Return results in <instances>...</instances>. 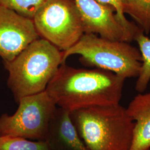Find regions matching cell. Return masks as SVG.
I'll return each mask as SVG.
<instances>
[{
  "mask_svg": "<svg viewBox=\"0 0 150 150\" xmlns=\"http://www.w3.org/2000/svg\"><path fill=\"white\" fill-rule=\"evenodd\" d=\"M125 80L106 70L76 69L64 64L46 91L57 106L71 112L120 103Z\"/></svg>",
  "mask_w": 150,
  "mask_h": 150,
  "instance_id": "1",
  "label": "cell"
},
{
  "mask_svg": "<svg viewBox=\"0 0 150 150\" xmlns=\"http://www.w3.org/2000/svg\"><path fill=\"white\" fill-rule=\"evenodd\" d=\"M71 118L88 150H130L134 121L120 103L70 112Z\"/></svg>",
  "mask_w": 150,
  "mask_h": 150,
  "instance_id": "2",
  "label": "cell"
},
{
  "mask_svg": "<svg viewBox=\"0 0 150 150\" xmlns=\"http://www.w3.org/2000/svg\"><path fill=\"white\" fill-rule=\"evenodd\" d=\"M63 52L39 38L11 61L4 62L8 72L7 86L18 103L23 97L45 91L62 64Z\"/></svg>",
  "mask_w": 150,
  "mask_h": 150,
  "instance_id": "3",
  "label": "cell"
},
{
  "mask_svg": "<svg viewBox=\"0 0 150 150\" xmlns=\"http://www.w3.org/2000/svg\"><path fill=\"white\" fill-rule=\"evenodd\" d=\"M74 54L80 55V60L85 64L112 72L125 79L137 77L142 64L139 48L129 42L93 33H84L77 43L63 52L62 64Z\"/></svg>",
  "mask_w": 150,
  "mask_h": 150,
  "instance_id": "4",
  "label": "cell"
},
{
  "mask_svg": "<svg viewBox=\"0 0 150 150\" xmlns=\"http://www.w3.org/2000/svg\"><path fill=\"white\" fill-rule=\"evenodd\" d=\"M32 20L40 38L62 52L73 46L85 33L75 0H46Z\"/></svg>",
  "mask_w": 150,
  "mask_h": 150,
  "instance_id": "5",
  "label": "cell"
},
{
  "mask_svg": "<svg viewBox=\"0 0 150 150\" xmlns=\"http://www.w3.org/2000/svg\"><path fill=\"white\" fill-rule=\"evenodd\" d=\"M16 112L0 116V136L45 141L51 117L57 107L46 91L21 98Z\"/></svg>",
  "mask_w": 150,
  "mask_h": 150,
  "instance_id": "6",
  "label": "cell"
},
{
  "mask_svg": "<svg viewBox=\"0 0 150 150\" xmlns=\"http://www.w3.org/2000/svg\"><path fill=\"white\" fill-rule=\"evenodd\" d=\"M75 2L85 33H93L105 38L131 42L142 31L137 25L128 27L123 25L112 6L103 5L96 0H75Z\"/></svg>",
  "mask_w": 150,
  "mask_h": 150,
  "instance_id": "7",
  "label": "cell"
},
{
  "mask_svg": "<svg viewBox=\"0 0 150 150\" xmlns=\"http://www.w3.org/2000/svg\"><path fill=\"white\" fill-rule=\"evenodd\" d=\"M33 20L0 5V57L11 61L39 38Z\"/></svg>",
  "mask_w": 150,
  "mask_h": 150,
  "instance_id": "8",
  "label": "cell"
},
{
  "mask_svg": "<svg viewBox=\"0 0 150 150\" xmlns=\"http://www.w3.org/2000/svg\"><path fill=\"white\" fill-rule=\"evenodd\" d=\"M51 150H88L81 139L70 112L56 107L50 120L45 141Z\"/></svg>",
  "mask_w": 150,
  "mask_h": 150,
  "instance_id": "9",
  "label": "cell"
},
{
  "mask_svg": "<svg viewBox=\"0 0 150 150\" xmlns=\"http://www.w3.org/2000/svg\"><path fill=\"white\" fill-rule=\"evenodd\" d=\"M126 111L134 122L130 150H150V92L136 95Z\"/></svg>",
  "mask_w": 150,
  "mask_h": 150,
  "instance_id": "10",
  "label": "cell"
},
{
  "mask_svg": "<svg viewBox=\"0 0 150 150\" xmlns=\"http://www.w3.org/2000/svg\"><path fill=\"white\" fill-rule=\"evenodd\" d=\"M123 14H128L146 35L150 32V0H121Z\"/></svg>",
  "mask_w": 150,
  "mask_h": 150,
  "instance_id": "11",
  "label": "cell"
},
{
  "mask_svg": "<svg viewBox=\"0 0 150 150\" xmlns=\"http://www.w3.org/2000/svg\"><path fill=\"white\" fill-rule=\"evenodd\" d=\"M134 41L138 44L142 57V64L135 89L139 93H143L150 81V38L141 31L136 35Z\"/></svg>",
  "mask_w": 150,
  "mask_h": 150,
  "instance_id": "12",
  "label": "cell"
},
{
  "mask_svg": "<svg viewBox=\"0 0 150 150\" xmlns=\"http://www.w3.org/2000/svg\"><path fill=\"white\" fill-rule=\"evenodd\" d=\"M0 150H51L44 141L0 136Z\"/></svg>",
  "mask_w": 150,
  "mask_h": 150,
  "instance_id": "13",
  "label": "cell"
},
{
  "mask_svg": "<svg viewBox=\"0 0 150 150\" xmlns=\"http://www.w3.org/2000/svg\"><path fill=\"white\" fill-rule=\"evenodd\" d=\"M46 0H0V5L18 14L33 19L35 13Z\"/></svg>",
  "mask_w": 150,
  "mask_h": 150,
  "instance_id": "14",
  "label": "cell"
},
{
  "mask_svg": "<svg viewBox=\"0 0 150 150\" xmlns=\"http://www.w3.org/2000/svg\"><path fill=\"white\" fill-rule=\"evenodd\" d=\"M98 2L105 5L110 6L113 7L116 10V14L120 21L123 25L128 27H132L137 25L134 21H129L127 20L125 15L123 14L122 9L121 0H96Z\"/></svg>",
  "mask_w": 150,
  "mask_h": 150,
  "instance_id": "15",
  "label": "cell"
}]
</instances>
